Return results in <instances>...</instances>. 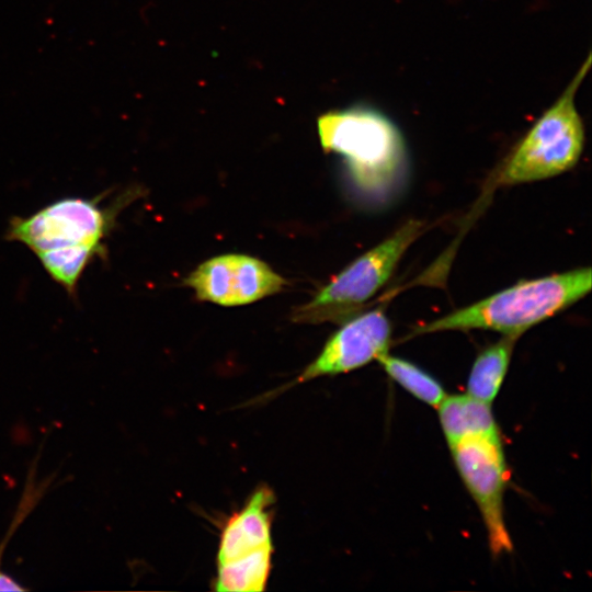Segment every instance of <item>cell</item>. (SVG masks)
I'll return each instance as SVG.
<instances>
[{"instance_id": "cell-1", "label": "cell", "mask_w": 592, "mask_h": 592, "mask_svg": "<svg viewBox=\"0 0 592 592\" xmlns=\"http://www.w3.org/2000/svg\"><path fill=\"white\" fill-rule=\"evenodd\" d=\"M592 284L590 267L521 281L470 306L435 319L415 330H492L517 338L531 327L585 296Z\"/></svg>"}, {"instance_id": "cell-2", "label": "cell", "mask_w": 592, "mask_h": 592, "mask_svg": "<svg viewBox=\"0 0 592 592\" xmlns=\"http://www.w3.org/2000/svg\"><path fill=\"white\" fill-rule=\"evenodd\" d=\"M110 191L93 197L56 200L27 216H14L5 239L23 243L35 255L75 251L93 260L106 258V241L123 209L143 195L140 187L122 191L109 201Z\"/></svg>"}, {"instance_id": "cell-3", "label": "cell", "mask_w": 592, "mask_h": 592, "mask_svg": "<svg viewBox=\"0 0 592 592\" xmlns=\"http://www.w3.org/2000/svg\"><path fill=\"white\" fill-rule=\"evenodd\" d=\"M317 130L323 150L344 159L350 178L361 191L387 193L403 175V138L392 121L379 111H330L318 118Z\"/></svg>"}, {"instance_id": "cell-4", "label": "cell", "mask_w": 592, "mask_h": 592, "mask_svg": "<svg viewBox=\"0 0 592 592\" xmlns=\"http://www.w3.org/2000/svg\"><path fill=\"white\" fill-rule=\"evenodd\" d=\"M591 61L589 55L562 94L524 136L501 170L499 183L519 184L544 180L577 164L585 136L574 99Z\"/></svg>"}, {"instance_id": "cell-5", "label": "cell", "mask_w": 592, "mask_h": 592, "mask_svg": "<svg viewBox=\"0 0 592 592\" xmlns=\"http://www.w3.org/2000/svg\"><path fill=\"white\" fill-rule=\"evenodd\" d=\"M423 226L419 220H409L358 257L309 301L296 307L293 321L320 323L338 320L368 300L387 283L405 252L421 235Z\"/></svg>"}, {"instance_id": "cell-6", "label": "cell", "mask_w": 592, "mask_h": 592, "mask_svg": "<svg viewBox=\"0 0 592 592\" xmlns=\"http://www.w3.org/2000/svg\"><path fill=\"white\" fill-rule=\"evenodd\" d=\"M457 471L475 500L494 556L512 550L504 519L509 479L501 435L475 436L448 445Z\"/></svg>"}, {"instance_id": "cell-7", "label": "cell", "mask_w": 592, "mask_h": 592, "mask_svg": "<svg viewBox=\"0 0 592 592\" xmlns=\"http://www.w3.org/2000/svg\"><path fill=\"white\" fill-rule=\"evenodd\" d=\"M184 283L200 300L240 306L281 292L286 281L260 259L230 253L203 262Z\"/></svg>"}, {"instance_id": "cell-8", "label": "cell", "mask_w": 592, "mask_h": 592, "mask_svg": "<svg viewBox=\"0 0 592 592\" xmlns=\"http://www.w3.org/2000/svg\"><path fill=\"white\" fill-rule=\"evenodd\" d=\"M391 325L382 308L345 322L323 345L320 354L301 372L296 383L337 375L378 361L388 353Z\"/></svg>"}, {"instance_id": "cell-9", "label": "cell", "mask_w": 592, "mask_h": 592, "mask_svg": "<svg viewBox=\"0 0 592 592\" xmlns=\"http://www.w3.org/2000/svg\"><path fill=\"white\" fill-rule=\"evenodd\" d=\"M274 502V493L267 487H261L253 492L244 506L235 513L224 526L218 547L217 563L273 546L271 522Z\"/></svg>"}, {"instance_id": "cell-10", "label": "cell", "mask_w": 592, "mask_h": 592, "mask_svg": "<svg viewBox=\"0 0 592 592\" xmlns=\"http://www.w3.org/2000/svg\"><path fill=\"white\" fill-rule=\"evenodd\" d=\"M437 410L448 445L468 437L500 434L490 403L468 394L446 395Z\"/></svg>"}, {"instance_id": "cell-11", "label": "cell", "mask_w": 592, "mask_h": 592, "mask_svg": "<svg viewBox=\"0 0 592 592\" xmlns=\"http://www.w3.org/2000/svg\"><path fill=\"white\" fill-rule=\"evenodd\" d=\"M516 338L504 335L476 357L467 382V394L487 403L497 397L508 372Z\"/></svg>"}, {"instance_id": "cell-12", "label": "cell", "mask_w": 592, "mask_h": 592, "mask_svg": "<svg viewBox=\"0 0 592 592\" xmlns=\"http://www.w3.org/2000/svg\"><path fill=\"white\" fill-rule=\"evenodd\" d=\"M273 546L217 563L215 590L220 592L263 591L271 570Z\"/></svg>"}, {"instance_id": "cell-13", "label": "cell", "mask_w": 592, "mask_h": 592, "mask_svg": "<svg viewBox=\"0 0 592 592\" xmlns=\"http://www.w3.org/2000/svg\"><path fill=\"white\" fill-rule=\"evenodd\" d=\"M378 362L391 379L429 406L437 408L446 397L440 382L413 363L388 353Z\"/></svg>"}]
</instances>
